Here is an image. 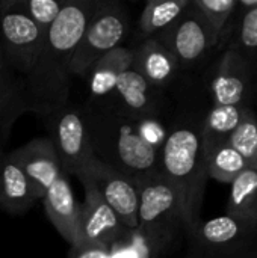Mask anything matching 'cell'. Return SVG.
<instances>
[{
	"label": "cell",
	"mask_w": 257,
	"mask_h": 258,
	"mask_svg": "<svg viewBox=\"0 0 257 258\" xmlns=\"http://www.w3.org/2000/svg\"><path fill=\"white\" fill-rule=\"evenodd\" d=\"M0 41L3 57L27 112L41 116L68 104L70 76L59 71L45 47V33L24 14L0 2Z\"/></svg>",
	"instance_id": "obj_1"
},
{
	"label": "cell",
	"mask_w": 257,
	"mask_h": 258,
	"mask_svg": "<svg viewBox=\"0 0 257 258\" xmlns=\"http://www.w3.org/2000/svg\"><path fill=\"white\" fill-rule=\"evenodd\" d=\"M82 110L92 153L100 162L136 181L159 171V151L139 138L136 118L111 97L88 100Z\"/></svg>",
	"instance_id": "obj_2"
},
{
	"label": "cell",
	"mask_w": 257,
	"mask_h": 258,
	"mask_svg": "<svg viewBox=\"0 0 257 258\" xmlns=\"http://www.w3.org/2000/svg\"><path fill=\"white\" fill-rule=\"evenodd\" d=\"M204 112H183L168 128L159 151V171L176 187L183 207V230L189 236L201 222L206 172L201 121Z\"/></svg>",
	"instance_id": "obj_3"
},
{
	"label": "cell",
	"mask_w": 257,
	"mask_h": 258,
	"mask_svg": "<svg viewBox=\"0 0 257 258\" xmlns=\"http://www.w3.org/2000/svg\"><path fill=\"white\" fill-rule=\"evenodd\" d=\"M138 187L136 231L171 246L179 231L183 230V207L179 192L161 171L141 178Z\"/></svg>",
	"instance_id": "obj_4"
},
{
	"label": "cell",
	"mask_w": 257,
	"mask_h": 258,
	"mask_svg": "<svg viewBox=\"0 0 257 258\" xmlns=\"http://www.w3.org/2000/svg\"><path fill=\"white\" fill-rule=\"evenodd\" d=\"M129 30L130 17L127 8L115 0H100L68 65L70 77H86L94 62L111 50L123 45Z\"/></svg>",
	"instance_id": "obj_5"
},
{
	"label": "cell",
	"mask_w": 257,
	"mask_h": 258,
	"mask_svg": "<svg viewBox=\"0 0 257 258\" xmlns=\"http://www.w3.org/2000/svg\"><path fill=\"white\" fill-rule=\"evenodd\" d=\"M191 252L203 258H238L254 248L257 225L230 215L200 222L188 236Z\"/></svg>",
	"instance_id": "obj_6"
},
{
	"label": "cell",
	"mask_w": 257,
	"mask_h": 258,
	"mask_svg": "<svg viewBox=\"0 0 257 258\" xmlns=\"http://www.w3.org/2000/svg\"><path fill=\"white\" fill-rule=\"evenodd\" d=\"M208 94L217 106L251 107L257 100V71L232 47H224L208 79Z\"/></svg>",
	"instance_id": "obj_7"
},
{
	"label": "cell",
	"mask_w": 257,
	"mask_h": 258,
	"mask_svg": "<svg viewBox=\"0 0 257 258\" xmlns=\"http://www.w3.org/2000/svg\"><path fill=\"white\" fill-rule=\"evenodd\" d=\"M42 118L64 174L76 177L94 156L82 107L65 104Z\"/></svg>",
	"instance_id": "obj_8"
},
{
	"label": "cell",
	"mask_w": 257,
	"mask_h": 258,
	"mask_svg": "<svg viewBox=\"0 0 257 258\" xmlns=\"http://www.w3.org/2000/svg\"><path fill=\"white\" fill-rule=\"evenodd\" d=\"M156 38L171 51L182 71L201 65L211 53L217 50V42L209 27L192 3H189L185 12Z\"/></svg>",
	"instance_id": "obj_9"
},
{
	"label": "cell",
	"mask_w": 257,
	"mask_h": 258,
	"mask_svg": "<svg viewBox=\"0 0 257 258\" xmlns=\"http://www.w3.org/2000/svg\"><path fill=\"white\" fill-rule=\"evenodd\" d=\"M88 178L127 230L138 227L139 187L132 177L108 166L92 156L76 178Z\"/></svg>",
	"instance_id": "obj_10"
},
{
	"label": "cell",
	"mask_w": 257,
	"mask_h": 258,
	"mask_svg": "<svg viewBox=\"0 0 257 258\" xmlns=\"http://www.w3.org/2000/svg\"><path fill=\"white\" fill-rule=\"evenodd\" d=\"M98 3L100 0H65L59 15L45 32L47 53L59 71L68 74L71 57L82 41Z\"/></svg>",
	"instance_id": "obj_11"
},
{
	"label": "cell",
	"mask_w": 257,
	"mask_h": 258,
	"mask_svg": "<svg viewBox=\"0 0 257 258\" xmlns=\"http://www.w3.org/2000/svg\"><path fill=\"white\" fill-rule=\"evenodd\" d=\"M85 190L80 215V234L83 242L112 248L129 230L101 198L95 186L85 177L77 178Z\"/></svg>",
	"instance_id": "obj_12"
},
{
	"label": "cell",
	"mask_w": 257,
	"mask_h": 258,
	"mask_svg": "<svg viewBox=\"0 0 257 258\" xmlns=\"http://www.w3.org/2000/svg\"><path fill=\"white\" fill-rule=\"evenodd\" d=\"M11 156L38 200H42L50 186L64 174L58 153L48 138H35L11 151Z\"/></svg>",
	"instance_id": "obj_13"
},
{
	"label": "cell",
	"mask_w": 257,
	"mask_h": 258,
	"mask_svg": "<svg viewBox=\"0 0 257 258\" xmlns=\"http://www.w3.org/2000/svg\"><path fill=\"white\" fill-rule=\"evenodd\" d=\"M111 98L133 118L161 116L167 103L165 91L153 86L135 68L120 77Z\"/></svg>",
	"instance_id": "obj_14"
},
{
	"label": "cell",
	"mask_w": 257,
	"mask_h": 258,
	"mask_svg": "<svg viewBox=\"0 0 257 258\" xmlns=\"http://www.w3.org/2000/svg\"><path fill=\"white\" fill-rule=\"evenodd\" d=\"M44 210L48 221L53 224L61 237L70 245L74 246L82 242L80 234V215L82 204L77 203L71 184L65 174H62L45 192Z\"/></svg>",
	"instance_id": "obj_15"
},
{
	"label": "cell",
	"mask_w": 257,
	"mask_h": 258,
	"mask_svg": "<svg viewBox=\"0 0 257 258\" xmlns=\"http://www.w3.org/2000/svg\"><path fill=\"white\" fill-rule=\"evenodd\" d=\"M132 68L161 91H167L182 73L176 57L158 38L144 39L133 48Z\"/></svg>",
	"instance_id": "obj_16"
},
{
	"label": "cell",
	"mask_w": 257,
	"mask_h": 258,
	"mask_svg": "<svg viewBox=\"0 0 257 258\" xmlns=\"http://www.w3.org/2000/svg\"><path fill=\"white\" fill-rule=\"evenodd\" d=\"M38 201L30 183L12 159L11 153L0 145V212L23 215Z\"/></svg>",
	"instance_id": "obj_17"
},
{
	"label": "cell",
	"mask_w": 257,
	"mask_h": 258,
	"mask_svg": "<svg viewBox=\"0 0 257 258\" xmlns=\"http://www.w3.org/2000/svg\"><path fill=\"white\" fill-rule=\"evenodd\" d=\"M133 48L121 45L103 54L88 71L89 100H103L112 95L120 77L132 68Z\"/></svg>",
	"instance_id": "obj_18"
},
{
	"label": "cell",
	"mask_w": 257,
	"mask_h": 258,
	"mask_svg": "<svg viewBox=\"0 0 257 258\" xmlns=\"http://www.w3.org/2000/svg\"><path fill=\"white\" fill-rule=\"evenodd\" d=\"M224 47L236 50L257 71V6L250 11L236 6L232 21L217 50L221 51Z\"/></svg>",
	"instance_id": "obj_19"
},
{
	"label": "cell",
	"mask_w": 257,
	"mask_h": 258,
	"mask_svg": "<svg viewBox=\"0 0 257 258\" xmlns=\"http://www.w3.org/2000/svg\"><path fill=\"white\" fill-rule=\"evenodd\" d=\"M245 109L247 107L244 106L211 104L201 121V141L204 153L229 141L230 135L241 122Z\"/></svg>",
	"instance_id": "obj_20"
},
{
	"label": "cell",
	"mask_w": 257,
	"mask_h": 258,
	"mask_svg": "<svg viewBox=\"0 0 257 258\" xmlns=\"http://www.w3.org/2000/svg\"><path fill=\"white\" fill-rule=\"evenodd\" d=\"M226 213L257 225V169L247 168L230 183Z\"/></svg>",
	"instance_id": "obj_21"
},
{
	"label": "cell",
	"mask_w": 257,
	"mask_h": 258,
	"mask_svg": "<svg viewBox=\"0 0 257 258\" xmlns=\"http://www.w3.org/2000/svg\"><path fill=\"white\" fill-rule=\"evenodd\" d=\"M191 0H151L145 5L139 17L141 39L156 38L168 29L189 6Z\"/></svg>",
	"instance_id": "obj_22"
},
{
	"label": "cell",
	"mask_w": 257,
	"mask_h": 258,
	"mask_svg": "<svg viewBox=\"0 0 257 258\" xmlns=\"http://www.w3.org/2000/svg\"><path fill=\"white\" fill-rule=\"evenodd\" d=\"M27 112L23 95L9 73L0 41V138L8 139L15 121Z\"/></svg>",
	"instance_id": "obj_23"
},
{
	"label": "cell",
	"mask_w": 257,
	"mask_h": 258,
	"mask_svg": "<svg viewBox=\"0 0 257 258\" xmlns=\"http://www.w3.org/2000/svg\"><path fill=\"white\" fill-rule=\"evenodd\" d=\"M204 162L208 177L226 184H230L248 168L242 156L227 142L204 153Z\"/></svg>",
	"instance_id": "obj_24"
},
{
	"label": "cell",
	"mask_w": 257,
	"mask_h": 258,
	"mask_svg": "<svg viewBox=\"0 0 257 258\" xmlns=\"http://www.w3.org/2000/svg\"><path fill=\"white\" fill-rule=\"evenodd\" d=\"M191 3L209 27L218 47L235 14L236 0H191Z\"/></svg>",
	"instance_id": "obj_25"
},
{
	"label": "cell",
	"mask_w": 257,
	"mask_h": 258,
	"mask_svg": "<svg viewBox=\"0 0 257 258\" xmlns=\"http://www.w3.org/2000/svg\"><path fill=\"white\" fill-rule=\"evenodd\" d=\"M170 245L153 240L136 230H129L112 248V258H161Z\"/></svg>",
	"instance_id": "obj_26"
},
{
	"label": "cell",
	"mask_w": 257,
	"mask_h": 258,
	"mask_svg": "<svg viewBox=\"0 0 257 258\" xmlns=\"http://www.w3.org/2000/svg\"><path fill=\"white\" fill-rule=\"evenodd\" d=\"M227 144L242 156L248 168L257 169V115L253 107L245 109Z\"/></svg>",
	"instance_id": "obj_27"
},
{
	"label": "cell",
	"mask_w": 257,
	"mask_h": 258,
	"mask_svg": "<svg viewBox=\"0 0 257 258\" xmlns=\"http://www.w3.org/2000/svg\"><path fill=\"white\" fill-rule=\"evenodd\" d=\"M64 3L65 0H8L11 8L24 14L44 33L59 15Z\"/></svg>",
	"instance_id": "obj_28"
},
{
	"label": "cell",
	"mask_w": 257,
	"mask_h": 258,
	"mask_svg": "<svg viewBox=\"0 0 257 258\" xmlns=\"http://www.w3.org/2000/svg\"><path fill=\"white\" fill-rule=\"evenodd\" d=\"M136 128L139 138L155 148L156 151H161L167 136H168V128L165 127L164 121L161 116H144V118H136Z\"/></svg>",
	"instance_id": "obj_29"
},
{
	"label": "cell",
	"mask_w": 257,
	"mask_h": 258,
	"mask_svg": "<svg viewBox=\"0 0 257 258\" xmlns=\"http://www.w3.org/2000/svg\"><path fill=\"white\" fill-rule=\"evenodd\" d=\"M67 258H112V255L109 248L82 240L80 243L70 246V252Z\"/></svg>",
	"instance_id": "obj_30"
},
{
	"label": "cell",
	"mask_w": 257,
	"mask_h": 258,
	"mask_svg": "<svg viewBox=\"0 0 257 258\" xmlns=\"http://www.w3.org/2000/svg\"><path fill=\"white\" fill-rule=\"evenodd\" d=\"M238 258H257V248H253V249H250L248 252L242 254L241 257H238Z\"/></svg>",
	"instance_id": "obj_31"
},
{
	"label": "cell",
	"mask_w": 257,
	"mask_h": 258,
	"mask_svg": "<svg viewBox=\"0 0 257 258\" xmlns=\"http://www.w3.org/2000/svg\"><path fill=\"white\" fill-rule=\"evenodd\" d=\"M188 258H203V257H200V255H197V254H194V252H189V257Z\"/></svg>",
	"instance_id": "obj_32"
}]
</instances>
